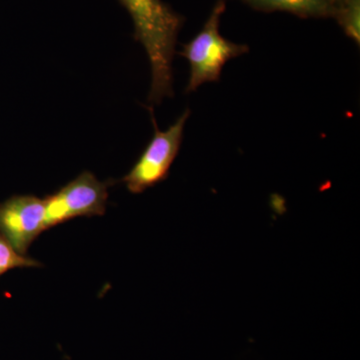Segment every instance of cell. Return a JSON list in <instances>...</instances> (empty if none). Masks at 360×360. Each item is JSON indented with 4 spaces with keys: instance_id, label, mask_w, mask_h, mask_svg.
<instances>
[{
    "instance_id": "cell-8",
    "label": "cell",
    "mask_w": 360,
    "mask_h": 360,
    "mask_svg": "<svg viewBox=\"0 0 360 360\" xmlns=\"http://www.w3.org/2000/svg\"><path fill=\"white\" fill-rule=\"evenodd\" d=\"M41 266L42 264L39 260L33 259L28 255H20L0 236V276L14 269Z\"/></svg>"
},
{
    "instance_id": "cell-9",
    "label": "cell",
    "mask_w": 360,
    "mask_h": 360,
    "mask_svg": "<svg viewBox=\"0 0 360 360\" xmlns=\"http://www.w3.org/2000/svg\"><path fill=\"white\" fill-rule=\"evenodd\" d=\"M329 1L333 2V4H335L336 7L340 6V4H342L343 2L347 1V0H329Z\"/></svg>"
},
{
    "instance_id": "cell-3",
    "label": "cell",
    "mask_w": 360,
    "mask_h": 360,
    "mask_svg": "<svg viewBox=\"0 0 360 360\" xmlns=\"http://www.w3.org/2000/svg\"><path fill=\"white\" fill-rule=\"evenodd\" d=\"M148 110L155 134L129 174L122 179L127 191L134 194L142 193L167 179L170 167L179 155L184 127L191 115V111H184L174 124L162 131L158 129L153 108Z\"/></svg>"
},
{
    "instance_id": "cell-2",
    "label": "cell",
    "mask_w": 360,
    "mask_h": 360,
    "mask_svg": "<svg viewBox=\"0 0 360 360\" xmlns=\"http://www.w3.org/2000/svg\"><path fill=\"white\" fill-rule=\"evenodd\" d=\"M225 8L224 0H217L202 30L179 52L191 65L187 94L206 82H219L227 61L248 53L250 49L248 45L234 44L220 34V20Z\"/></svg>"
},
{
    "instance_id": "cell-4",
    "label": "cell",
    "mask_w": 360,
    "mask_h": 360,
    "mask_svg": "<svg viewBox=\"0 0 360 360\" xmlns=\"http://www.w3.org/2000/svg\"><path fill=\"white\" fill-rule=\"evenodd\" d=\"M110 184L86 170L47 195L44 198L46 231L77 217H103L108 207Z\"/></svg>"
},
{
    "instance_id": "cell-5",
    "label": "cell",
    "mask_w": 360,
    "mask_h": 360,
    "mask_svg": "<svg viewBox=\"0 0 360 360\" xmlns=\"http://www.w3.org/2000/svg\"><path fill=\"white\" fill-rule=\"evenodd\" d=\"M45 229L44 201L35 195H13L0 202V236L20 255L28 250Z\"/></svg>"
},
{
    "instance_id": "cell-6",
    "label": "cell",
    "mask_w": 360,
    "mask_h": 360,
    "mask_svg": "<svg viewBox=\"0 0 360 360\" xmlns=\"http://www.w3.org/2000/svg\"><path fill=\"white\" fill-rule=\"evenodd\" d=\"M262 11H286L302 18L335 16L336 7L329 0H245Z\"/></svg>"
},
{
    "instance_id": "cell-1",
    "label": "cell",
    "mask_w": 360,
    "mask_h": 360,
    "mask_svg": "<svg viewBox=\"0 0 360 360\" xmlns=\"http://www.w3.org/2000/svg\"><path fill=\"white\" fill-rule=\"evenodd\" d=\"M134 21V39L141 42L151 66L148 101L160 104L174 96L172 61L184 16L162 0H118Z\"/></svg>"
},
{
    "instance_id": "cell-7",
    "label": "cell",
    "mask_w": 360,
    "mask_h": 360,
    "mask_svg": "<svg viewBox=\"0 0 360 360\" xmlns=\"http://www.w3.org/2000/svg\"><path fill=\"white\" fill-rule=\"evenodd\" d=\"M335 18L345 34L355 44L360 42V0H347L340 6H336Z\"/></svg>"
}]
</instances>
